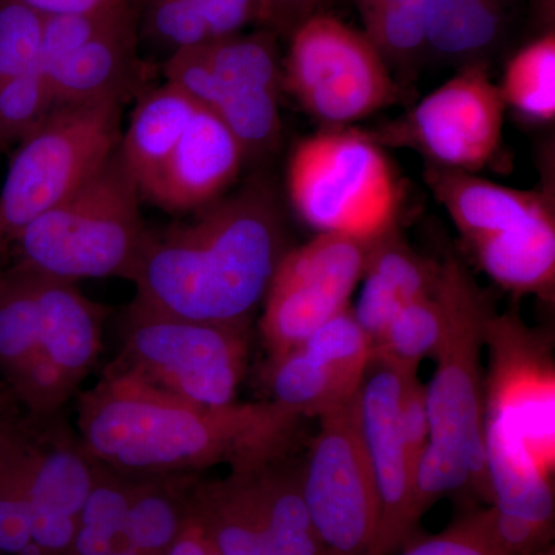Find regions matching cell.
<instances>
[{
	"instance_id": "cell-3",
	"label": "cell",
	"mask_w": 555,
	"mask_h": 555,
	"mask_svg": "<svg viewBox=\"0 0 555 555\" xmlns=\"http://www.w3.org/2000/svg\"><path fill=\"white\" fill-rule=\"evenodd\" d=\"M444 310L437 371L426 387L429 441L415 473L420 517L440 496L473 481L489 486L485 451V400L480 352L489 310L480 287L455 259L438 268L436 286Z\"/></svg>"
},
{
	"instance_id": "cell-11",
	"label": "cell",
	"mask_w": 555,
	"mask_h": 555,
	"mask_svg": "<svg viewBox=\"0 0 555 555\" xmlns=\"http://www.w3.org/2000/svg\"><path fill=\"white\" fill-rule=\"evenodd\" d=\"M506 108L489 65H467L371 137L415 150L434 166L476 173L502 149Z\"/></svg>"
},
{
	"instance_id": "cell-45",
	"label": "cell",
	"mask_w": 555,
	"mask_h": 555,
	"mask_svg": "<svg viewBox=\"0 0 555 555\" xmlns=\"http://www.w3.org/2000/svg\"><path fill=\"white\" fill-rule=\"evenodd\" d=\"M532 555H554V550L539 551V553H535V554H532Z\"/></svg>"
},
{
	"instance_id": "cell-29",
	"label": "cell",
	"mask_w": 555,
	"mask_h": 555,
	"mask_svg": "<svg viewBox=\"0 0 555 555\" xmlns=\"http://www.w3.org/2000/svg\"><path fill=\"white\" fill-rule=\"evenodd\" d=\"M363 24L390 72H411L427 57V0H383Z\"/></svg>"
},
{
	"instance_id": "cell-20",
	"label": "cell",
	"mask_w": 555,
	"mask_h": 555,
	"mask_svg": "<svg viewBox=\"0 0 555 555\" xmlns=\"http://www.w3.org/2000/svg\"><path fill=\"white\" fill-rule=\"evenodd\" d=\"M480 268L507 291L547 295L555 280V208L470 246Z\"/></svg>"
},
{
	"instance_id": "cell-30",
	"label": "cell",
	"mask_w": 555,
	"mask_h": 555,
	"mask_svg": "<svg viewBox=\"0 0 555 555\" xmlns=\"http://www.w3.org/2000/svg\"><path fill=\"white\" fill-rule=\"evenodd\" d=\"M298 349L331 369L347 392L358 393L375 347L349 308L318 327Z\"/></svg>"
},
{
	"instance_id": "cell-24",
	"label": "cell",
	"mask_w": 555,
	"mask_h": 555,
	"mask_svg": "<svg viewBox=\"0 0 555 555\" xmlns=\"http://www.w3.org/2000/svg\"><path fill=\"white\" fill-rule=\"evenodd\" d=\"M196 474L134 476L127 513L126 547L142 555H166L192 513Z\"/></svg>"
},
{
	"instance_id": "cell-2",
	"label": "cell",
	"mask_w": 555,
	"mask_h": 555,
	"mask_svg": "<svg viewBox=\"0 0 555 555\" xmlns=\"http://www.w3.org/2000/svg\"><path fill=\"white\" fill-rule=\"evenodd\" d=\"M287 250L275 189L251 178L189 222L149 229L130 283L134 299L159 312L248 327Z\"/></svg>"
},
{
	"instance_id": "cell-28",
	"label": "cell",
	"mask_w": 555,
	"mask_h": 555,
	"mask_svg": "<svg viewBox=\"0 0 555 555\" xmlns=\"http://www.w3.org/2000/svg\"><path fill=\"white\" fill-rule=\"evenodd\" d=\"M270 387L273 401L297 416L326 414L360 393L347 392L331 369L299 349L272 361Z\"/></svg>"
},
{
	"instance_id": "cell-35",
	"label": "cell",
	"mask_w": 555,
	"mask_h": 555,
	"mask_svg": "<svg viewBox=\"0 0 555 555\" xmlns=\"http://www.w3.org/2000/svg\"><path fill=\"white\" fill-rule=\"evenodd\" d=\"M401 555H511L492 531L489 513L476 514L436 537L423 540Z\"/></svg>"
},
{
	"instance_id": "cell-23",
	"label": "cell",
	"mask_w": 555,
	"mask_h": 555,
	"mask_svg": "<svg viewBox=\"0 0 555 555\" xmlns=\"http://www.w3.org/2000/svg\"><path fill=\"white\" fill-rule=\"evenodd\" d=\"M278 555H326L302 494L301 469L286 454L246 470Z\"/></svg>"
},
{
	"instance_id": "cell-40",
	"label": "cell",
	"mask_w": 555,
	"mask_h": 555,
	"mask_svg": "<svg viewBox=\"0 0 555 555\" xmlns=\"http://www.w3.org/2000/svg\"><path fill=\"white\" fill-rule=\"evenodd\" d=\"M210 542L198 520L190 513L188 524L166 555H208Z\"/></svg>"
},
{
	"instance_id": "cell-36",
	"label": "cell",
	"mask_w": 555,
	"mask_h": 555,
	"mask_svg": "<svg viewBox=\"0 0 555 555\" xmlns=\"http://www.w3.org/2000/svg\"><path fill=\"white\" fill-rule=\"evenodd\" d=\"M401 430L406 443L409 460L416 473L420 456L429 441V414H427L426 387L416 379V375L409 377L404 387L403 400L400 408Z\"/></svg>"
},
{
	"instance_id": "cell-41",
	"label": "cell",
	"mask_w": 555,
	"mask_h": 555,
	"mask_svg": "<svg viewBox=\"0 0 555 555\" xmlns=\"http://www.w3.org/2000/svg\"><path fill=\"white\" fill-rule=\"evenodd\" d=\"M537 24L542 33L554 30L555 0H529Z\"/></svg>"
},
{
	"instance_id": "cell-42",
	"label": "cell",
	"mask_w": 555,
	"mask_h": 555,
	"mask_svg": "<svg viewBox=\"0 0 555 555\" xmlns=\"http://www.w3.org/2000/svg\"><path fill=\"white\" fill-rule=\"evenodd\" d=\"M20 418V408L10 397L9 390L0 382V434Z\"/></svg>"
},
{
	"instance_id": "cell-46",
	"label": "cell",
	"mask_w": 555,
	"mask_h": 555,
	"mask_svg": "<svg viewBox=\"0 0 555 555\" xmlns=\"http://www.w3.org/2000/svg\"><path fill=\"white\" fill-rule=\"evenodd\" d=\"M208 542H210V540H208ZM208 555H221L218 553L217 550H215L214 545H211L210 543V551H208Z\"/></svg>"
},
{
	"instance_id": "cell-17",
	"label": "cell",
	"mask_w": 555,
	"mask_h": 555,
	"mask_svg": "<svg viewBox=\"0 0 555 555\" xmlns=\"http://www.w3.org/2000/svg\"><path fill=\"white\" fill-rule=\"evenodd\" d=\"M425 179L469 246L517 228L554 206V193L547 190L506 188L469 171L434 164H427Z\"/></svg>"
},
{
	"instance_id": "cell-31",
	"label": "cell",
	"mask_w": 555,
	"mask_h": 555,
	"mask_svg": "<svg viewBox=\"0 0 555 555\" xmlns=\"http://www.w3.org/2000/svg\"><path fill=\"white\" fill-rule=\"evenodd\" d=\"M444 332V310L436 291L409 302L375 345L374 356L415 372L420 361L436 356Z\"/></svg>"
},
{
	"instance_id": "cell-6",
	"label": "cell",
	"mask_w": 555,
	"mask_h": 555,
	"mask_svg": "<svg viewBox=\"0 0 555 555\" xmlns=\"http://www.w3.org/2000/svg\"><path fill=\"white\" fill-rule=\"evenodd\" d=\"M124 101L62 105L17 145L0 190V262L24 230L67 198L119 147Z\"/></svg>"
},
{
	"instance_id": "cell-13",
	"label": "cell",
	"mask_w": 555,
	"mask_h": 555,
	"mask_svg": "<svg viewBox=\"0 0 555 555\" xmlns=\"http://www.w3.org/2000/svg\"><path fill=\"white\" fill-rule=\"evenodd\" d=\"M408 372L374 356L360 393V429L379 503L377 542L372 555H387L406 540L418 516L415 511V473L409 460L400 423Z\"/></svg>"
},
{
	"instance_id": "cell-37",
	"label": "cell",
	"mask_w": 555,
	"mask_h": 555,
	"mask_svg": "<svg viewBox=\"0 0 555 555\" xmlns=\"http://www.w3.org/2000/svg\"><path fill=\"white\" fill-rule=\"evenodd\" d=\"M207 22L211 39L238 35L261 22L258 0H193Z\"/></svg>"
},
{
	"instance_id": "cell-15",
	"label": "cell",
	"mask_w": 555,
	"mask_h": 555,
	"mask_svg": "<svg viewBox=\"0 0 555 555\" xmlns=\"http://www.w3.org/2000/svg\"><path fill=\"white\" fill-rule=\"evenodd\" d=\"M244 160L238 139L214 113L199 107L141 196L171 214L206 207L235 182Z\"/></svg>"
},
{
	"instance_id": "cell-5",
	"label": "cell",
	"mask_w": 555,
	"mask_h": 555,
	"mask_svg": "<svg viewBox=\"0 0 555 555\" xmlns=\"http://www.w3.org/2000/svg\"><path fill=\"white\" fill-rule=\"evenodd\" d=\"M287 192L299 219L317 233L374 243L396 225L401 189L371 134L320 131L298 142L287 166Z\"/></svg>"
},
{
	"instance_id": "cell-47",
	"label": "cell",
	"mask_w": 555,
	"mask_h": 555,
	"mask_svg": "<svg viewBox=\"0 0 555 555\" xmlns=\"http://www.w3.org/2000/svg\"><path fill=\"white\" fill-rule=\"evenodd\" d=\"M326 555H335V554H332V553H327Z\"/></svg>"
},
{
	"instance_id": "cell-44",
	"label": "cell",
	"mask_w": 555,
	"mask_h": 555,
	"mask_svg": "<svg viewBox=\"0 0 555 555\" xmlns=\"http://www.w3.org/2000/svg\"><path fill=\"white\" fill-rule=\"evenodd\" d=\"M116 555H142V554L134 553V551H130V550H124V551H120V553H118Z\"/></svg>"
},
{
	"instance_id": "cell-27",
	"label": "cell",
	"mask_w": 555,
	"mask_h": 555,
	"mask_svg": "<svg viewBox=\"0 0 555 555\" xmlns=\"http://www.w3.org/2000/svg\"><path fill=\"white\" fill-rule=\"evenodd\" d=\"M500 93L506 107L526 119L551 124L555 119V31L540 33L506 64Z\"/></svg>"
},
{
	"instance_id": "cell-8",
	"label": "cell",
	"mask_w": 555,
	"mask_h": 555,
	"mask_svg": "<svg viewBox=\"0 0 555 555\" xmlns=\"http://www.w3.org/2000/svg\"><path fill=\"white\" fill-rule=\"evenodd\" d=\"M246 326L201 323L133 299L115 361L156 389L201 406L236 403L247 360Z\"/></svg>"
},
{
	"instance_id": "cell-25",
	"label": "cell",
	"mask_w": 555,
	"mask_h": 555,
	"mask_svg": "<svg viewBox=\"0 0 555 555\" xmlns=\"http://www.w3.org/2000/svg\"><path fill=\"white\" fill-rule=\"evenodd\" d=\"M133 485L134 476L96 463L93 486L76 525L72 555H115L127 550L126 521Z\"/></svg>"
},
{
	"instance_id": "cell-39",
	"label": "cell",
	"mask_w": 555,
	"mask_h": 555,
	"mask_svg": "<svg viewBox=\"0 0 555 555\" xmlns=\"http://www.w3.org/2000/svg\"><path fill=\"white\" fill-rule=\"evenodd\" d=\"M42 16H65V14H86L108 10L126 0H22Z\"/></svg>"
},
{
	"instance_id": "cell-4",
	"label": "cell",
	"mask_w": 555,
	"mask_h": 555,
	"mask_svg": "<svg viewBox=\"0 0 555 555\" xmlns=\"http://www.w3.org/2000/svg\"><path fill=\"white\" fill-rule=\"evenodd\" d=\"M147 235L141 192L116 149L100 170L24 230L10 257L72 283L80 278L131 281Z\"/></svg>"
},
{
	"instance_id": "cell-22",
	"label": "cell",
	"mask_w": 555,
	"mask_h": 555,
	"mask_svg": "<svg viewBox=\"0 0 555 555\" xmlns=\"http://www.w3.org/2000/svg\"><path fill=\"white\" fill-rule=\"evenodd\" d=\"M198 108L184 91L170 82L142 94L118 147L139 192L147 188L169 159Z\"/></svg>"
},
{
	"instance_id": "cell-14",
	"label": "cell",
	"mask_w": 555,
	"mask_h": 555,
	"mask_svg": "<svg viewBox=\"0 0 555 555\" xmlns=\"http://www.w3.org/2000/svg\"><path fill=\"white\" fill-rule=\"evenodd\" d=\"M47 418L24 416L28 437L27 495L33 542L42 555H72L76 525L96 473L78 437Z\"/></svg>"
},
{
	"instance_id": "cell-1",
	"label": "cell",
	"mask_w": 555,
	"mask_h": 555,
	"mask_svg": "<svg viewBox=\"0 0 555 555\" xmlns=\"http://www.w3.org/2000/svg\"><path fill=\"white\" fill-rule=\"evenodd\" d=\"M299 416L275 401L201 406L109 364L78 400V440L98 465L130 476L250 470L284 455Z\"/></svg>"
},
{
	"instance_id": "cell-16",
	"label": "cell",
	"mask_w": 555,
	"mask_h": 555,
	"mask_svg": "<svg viewBox=\"0 0 555 555\" xmlns=\"http://www.w3.org/2000/svg\"><path fill=\"white\" fill-rule=\"evenodd\" d=\"M40 72L56 107L126 101L141 76L133 3L107 28Z\"/></svg>"
},
{
	"instance_id": "cell-43",
	"label": "cell",
	"mask_w": 555,
	"mask_h": 555,
	"mask_svg": "<svg viewBox=\"0 0 555 555\" xmlns=\"http://www.w3.org/2000/svg\"><path fill=\"white\" fill-rule=\"evenodd\" d=\"M383 0H356L358 13H360L361 20L366 17L369 13H372Z\"/></svg>"
},
{
	"instance_id": "cell-32",
	"label": "cell",
	"mask_w": 555,
	"mask_h": 555,
	"mask_svg": "<svg viewBox=\"0 0 555 555\" xmlns=\"http://www.w3.org/2000/svg\"><path fill=\"white\" fill-rule=\"evenodd\" d=\"M53 96L40 68L0 86V155L20 145L53 112Z\"/></svg>"
},
{
	"instance_id": "cell-18",
	"label": "cell",
	"mask_w": 555,
	"mask_h": 555,
	"mask_svg": "<svg viewBox=\"0 0 555 555\" xmlns=\"http://www.w3.org/2000/svg\"><path fill=\"white\" fill-rule=\"evenodd\" d=\"M485 451L495 509L551 528L554 492L550 470L514 427L488 412H485Z\"/></svg>"
},
{
	"instance_id": "cell-12",
	"label": "cell",
	"mask_w": 555,
	"mask_h": 555,
	"mask_svg": "<svg viewBox=\"0 0 555 555\" xmlns=\"http://www.w3.org/2000/svg\"><path fill=\"white\" fill-rule=\"evenodd\" d=\"M369 247L371 243L349 236L317 233L309 243L288 248L270 281L259 323L272 361L349 309Z\"/></svg>"
},
{
	"instance_id": "cell-34",
	"label": "cell",
	"mask_w": 555,
	"mask_h": 555,
	"mask_svg": "<svg viewBox=\"0 0 555 555\" xmlns=\"http://www.w3.org/2000/svg\"><path fill=\"white\" fill-rule=\"evenodd\" d=\"M142 11L145 30L171 53L214 40L193 0H142Z\"/></svg>"
},
{
	"instance_id": "cell-10",
	"label": "cell",
	"mask_w": 555,
	"mask_h": 555,
	"mask_svg": "<svg viewBox=\"0 0 555 555\" xmlns=\"http://www.w3.org/2000/svg\"><path fill=\"white\" fill-rule=\"evenodd\" d=\"M301 486L318 535L328 553H374L379 503L361 437L358 396L320 415V433L301 467Z\"/></svg>"
},
{
	"instance_id": "cell-21",
	"label": "cell",
	"mask_w": 555,
	"mask_h": 555,
	"mask_svg": "<svg viewBox=\"0 0 555 555\" xmlns=\"http://www.w3.org/2000/svg\"><path fill=\"white\" fill-rule=\"evenodd\" d=\"M192 514L221 555H278L246 470H232L224 480H198Z\"/></svg>"
},
{
	"instance_id": "cell-26",
	"label": "cell",
	"mask_w": 555,
	"mask_h": 555,
	"mask_svg": "<svg viewBox=\"0 0 555 555\" xmlns=\"http://www.w3.org/2000/svg\"><path fill=\"white\" fill-rule=\"evenodd\" d=\"M27 465V429L20 416L0 434V555H42L33 542Z\"/></svg>"
},
{
	"instance_id": "cell-38",
	"label": "cell",
	"mask_w": 555,
	"mask_h": 555,
	"mask_svg": "<svg viewBox=\"0 0 555 555\" xmlns=\"http://www.w3.org/2000/svg\"><path fill=\"white\" fill-rule=\"evenodd\" d=\"M321 0H258L262 28L291 36L301 22L317 13Z\"/></svg>"
},
{
	"instance_id": "cell-33",
	"label": "cell",
	"mask_w": 555,
	"mask_h": 555,
	"mask_svg": "<svg viewBox=\"0 0 555 555\" xmlns=\"http://www.w3.org/2000/svg\"><path fill=\"white\" fill-rule=\"evenodd\" d=\"M43 25L22 0H0V86L39 67Z\"/></svg>"
},
{
	"instance_id": "cell-9",
	"label": "cell",
	"mask_w": 555,
	"mask_h": 555,
	"mask_svg": "<svg viewBox=\"0 0 555 555\" xmlns=\"http://www.w3.org/2000/svg\"><path fill=\"white\" fill-rule=\"evenodd\" d=\"M288 38L283 89L320 122L347 126L403 101V89L363 31L313 13Z\"/></svg>"
},
{
	"instance_id": "cell-7",
	"label": "cell",
	"mask_w": 555,
	"mask_h": 555,
	"mask_svg": "<svg viewBox=\"0 0 555 555\" xmlns=\"http://www.w3.org/2000/svg\"><path fill=\"white\" fill-rule=\"evenodd\" d=\"M164 76L225 124L246 159L262 158L276 147L283 64L275 33L261 28L175 51Z\"/></svg>"
},
{
	"instance_id": "cell-48",
	"label": "cell",
	"mask_w": 555,
	"mask_h": 555,
	"mask_svg": "<svg viewBox=\"0 0 555 555\" xmlns=\"http://www.w3.org/2000/svg\"><path fill=\"white\" fill-rule=\"evenodd\" d=\"M116 555V554H115Z\"/></svg>"
},
{
	"instance_id": "cell-19",
	"label": "cell",
	"mask_w": 555,
	"mask_h": 555,
	"mask_svg": "<svg viewBox=\"0 0 555 555\" xmlns=\"http://www.w3.org/2000/svg\"><path fill=\"white\" fill-rule=\"evenodd\" d=\"M427 57L463 68L491 65L505 46L518 0H427Z\"/></svg>"
}]
</instances>
